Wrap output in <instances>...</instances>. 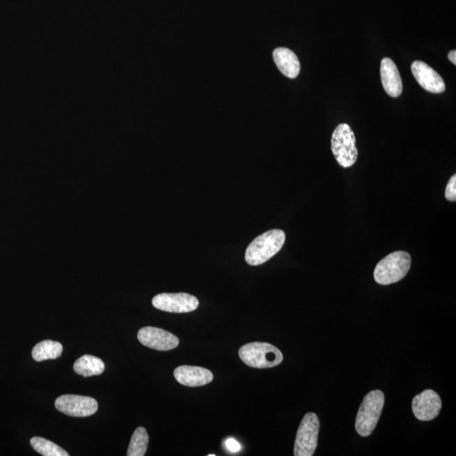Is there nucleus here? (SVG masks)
Returning <instances> with one entry per match:
<instances>
[{
  "label": "nucleus",
  "instance_id": "nucleus-1",
  "mask_svg": "<svg viewBox=\"0 0 456 456\" xmlns=\"http://www.w3.org/2000/svg\"><path fill=\"white\" fill-rule=\"evenodd\" d=\"M285 240V233L280 229L268 231L259 235L247 248L246 262L254 266L262 265L282 249Z\"/></svg>",
  "mask_w": 456,
  "mask_h": 456
},
{
  "label": "nucleus",
  "instance_id": "nucleus-2",
  "mask_svg": "<svg viewBox=\"0 0 456 456\" xmlns=\"http://www.w3.org/2000/svg\"><path fill=\"white\" fill-rule=\"evenodd\" d=\"M411 258L406 251H395L381 259L374 272L375 282L390 285L401 281L411 268Z\"/></svg>",
  "mask_w": 456,
  "mask_h": 456
},
{
  "label": "nucleus",
  "instance_id": "nucleus-3",
  "mask_svg": "<svg viewBox=\"0 0 456 456\" xmlns=\"http://www.w3.org/2000/svg\"><path fill=\"white\" fill-rule=\"evenodd\" d=\"M239 357L246 365L255 369H269L283 361L282 351L271 344L253 342L240 348Z\"/></svg>",
  "mask_w": 456,
  "mask_h": 456
},
{
  "label": "nucleus",
  "instance_id": "nucleus-4",
  "mask_svg": "<svg viewBox=\"0 0 456 456\" xmlns=\"http://www.w3.org/2000/svg\"><path fill=\"white\" fill-rule=\"evenodd\" d=\"M383 404L385 395L381 390L371 391L364 397L355 426L356 430L362 437H367L373 433L381 415Z\"/></svg>",
  "mask_w": 456,
  "mask_h": 456
},
{
  "label": "nucleus",
  "instance_id": "nucleus-5",
  "mask_svg": "<svg viewBox=\"0 0 456 456\" xmlns=\"http://www.w3.org/2000/svg\"><path fill=\"white\" fill-rule=\"evenodd\" d=\"M331 151L340 166L348 169L357 162L358 151L354 132L347 123H341L331 137Z\"/></svg>",
  "mask_w": 456,
  "mask_h": 456
},
{
  "label": "nucleus",
  "instance_id": "nucleus-6",
  "mask_svg": "<svg viewBox=\"0 0 456 456\" xmlns=\"http://www.w3.org/2000/svg\"><path fill=\"white\" fill-rule=\"evenodd\" d=\"M319 420L314 413L304 416L300 423L294 446L295 456H312L318 445Z\"/></svg>",
  "mask_w": 456,
  "mask_h": 456
},
{
  "label": "nucleus",
  "instance_id": "nucleus-7",
  "mask_svg": "<svg viewBox=\"0 0 456 456\" xmlns=\"http://www.w3.org/2000/svg\"><path fill=\"white\" fill-rule=\"evenodd\" d=\"M152 305L169 313H190L198 309L199 300L195 296L185 293L161 294L152 299Z\"/></svg>",
  "mask_w": 456,
  "mask_h": 456
},
{
  "label": "nucleus",
  "instance_id": "nucleus-8",
  "mask_svg": "<svg viewBox=\"0 0 456 456\" xmlns=\"http://www.w3.org/2000/svg\"><path fill=\"white\" fill-rule=\"evenodd\" d=\"M55 407L70 417L86 418L97 413L98 404L91 397L63 395L56 400Z\"/></svg>",
  "mask_w": 456,
  "mask_h": 456
},
{
  "label": "nucleus",
  "instance_id": "nucleus-9",
  "mask_svg": "<svg viewBox=\"0 0 456 456\" xmlns=\"http://www.w3.org/2000/svg\"><path fill=\"white\" fill-rule=\"evenodd\" d=\"M137 337L142 345L157 351L173 350L179 344V339L174 334L151 326L139 330Z\"/></svg>",
  "mask_w": 456,
  "mask_h": 456
},
{
  "label": "nucleus",
  "instance_id": "nucleus-10",
  "mask_svg": "<svg viewBox=\"0 0 456 456\" xmlns=\"http://www.w3.org/2000/svg\"><path fill=\"white\" fill-rule=\"evenodd\" d=\"M441 407V399L432 390H424L413 400V413L420 421H431L437 418Z\"/></svg>",
  "mask_w": 456,
  "mask_h": 456
},
{
  "label": "nucleus",
  "instance_id": "nucleus-11",
  "mask_svg": "<svg viewBox=\"0 0 456 456\" xmlns=\"http://www.w3.org/2000/svg\"><path fill=\"white\" fill-rule=\"evenodd\" d=\"M411 72L419 85L430 93H442L445 91L446 84L441 76L426 63L419 60L413 62Z\"/></svg>",
  "mask_w": 456,
  "mask_h": 456
},
{
  "label": "nucleus",
  "instance_id": "nucleus-12",
  "mask_svg": "<svg viewBox=\"0 0 456 456\" xmlns=\"http://www.w3.org/2000/svg\"><path fill=\"white\" fill-rule=\"evenodd\" d=\"M174 375L179 383L185 386L199 387L208 385L214 379L210 370L202 367L183 365L178 367Z\"/></svg>",
  "mask_w": 456,
  "mask_h": 456
},
{
  "label": "nucleus",
  "instance_id": "nucleus-13",
  "mask_svg": "<svg viewBox=\"0 0 456 456\" xmlns=\"http://www.w3.org/2000/svg\"><path fill=\"white\" fill-rule=\"evenodd\" d=\"M380 76L383 89L392 98H398L403 90L401 75L393 60L383 58L380 66Z\"/></svg>",
  "mask_w": 456,
  "mask_h": 456
},
{
  "label": "nucleus",
  "instance_id": "nucleus-14",
  "mask_svg": "<svg viewBox=\"0 0 456 456\" xmlns=\"http://www.w3.org/2000/svg\"><path fill=\"white\" fill-rule=\"evenodd\" d=\"M273 59L280 71L287 77L294 79L300 72V62L293 51L278 47L273 52Z\"/></svg>",
  "mask_w": 456,
  "mask_h": 456
},
{
  "label": "nucleus",
  "instance_id": "nucleus-15",
  "mask_svg": "<svg viewBox=\"0 0 456 456\" xmlns=\"http://www.w3.org/2000/svg\"><path fill=\"white\" fill-rule=\"evenodd\" d=\"M104 370H105V364L102 360L91 355L83 356L74 364L75 373L83 377H91V376L102 374Z\"/></svg>",
  "mask_w": 456,
  "mask_h": 456
},
{
  "label": "nucleus",
  "instance_id": "nucleus-16",
  "mask_svg": "<svg viewBox=\"0 0 456 456\" xmlns=\"http://www.w3.org/2000/svg\"><path fill=\"white\" fill-rule=\"evenodd\" d=\"M63 353V346L57 342L46 340L39 342L33 347V358L36 361L42 362L47 359H56Z\"/></svg>",
  "mask_w": 456,
  "mask_h": 456
},
{
  "label": "nucleus",
  "instance_id": "nucleus-17",
  "mask_svg": "<svg viewBox=\"0 0 456 456\" xmlns=\"http://www.w3.org/2000/svg\"><path fill=\"white\" fill-rule=\"evenodd\" d=\"M149 436L145 427H139L132 435L128 456H144L146 453Z\"/></svg>",
  "mask_w": 456,
  "mask_h": 456
},
{
  "label": "nucleus",
  "instance_id": "nucleus-18",
  "mask_svg": "<svg viewBox=\"0 0 456 456\" xmlns=\"http://www.w3.org/2000/svg\"><path fill=\"white\" fill-rule=\"evenodd\" d=\"M30 443L33 449L43 456H69L65 450L50 440L34 437L31 439Z\"/></svg>",
  "mask_w": 456,
  "mask_h": 456
},
{
  "label": "nucleus",
  "instance_id": "nucleus-19",
  "mask_svg": "<svg viewBox=\"0 0 456 456\" xmlns=\"http://www.w3.org/2000/svg\"><path fill=\"white\" fill-rule=\"evenodd\" d=\"M446 198L448 201L455 202L456 201V175L454 174L450 179L446 189Z\"/></svg>",
  "mask_w": 456,
  "mask_h": 456
},
{
  "label": "nucleus",
  "instance_id": "nucleus-20",
  "mask_svg": "<svg viewBox=\"0 0 456 456\" xmlns=\"http://www.w3.org/2000/svg\"><path fill=\"white\" fill-rule=\"evenodd\" d=\"M225 445L227 449L233 453H237V452L241 450V446L234 439H228L226 440Z\"/></svg>",
  "mask_w": 456,
  "mask_h": 456
},
{
  "label": "nucleus",
  "instance_id": "nucleus-21",
  "mask_svg": "<svg viewBox=\"0 0 456 456\" xmlns=\"http://www.w3.org/2000/svg\"><path fill=\"white\" fill-rule=\"evenodd\" d=\"M448 58L450 60L451 63H453L454 65H456V52L455 50L450 51Z\"/></svg>",
  "mask_w": 456,
  "mask_h": 456
},
{
  "label": "nucleus",
  "instance_id": "nucleus-22",
  "mask_svg": "<svg viewBox=\"0 0 456 456\" xmlns=\"http://www.w3.org/2000/svg\"><path fill=\"white\" fill-rule=\"evenodd\" d=\"M209 456H215V455H214V454L213 455H209Z\"/></svg>",
  "mask_w": 456,
  "mask_h": 456
}]
</instances>
